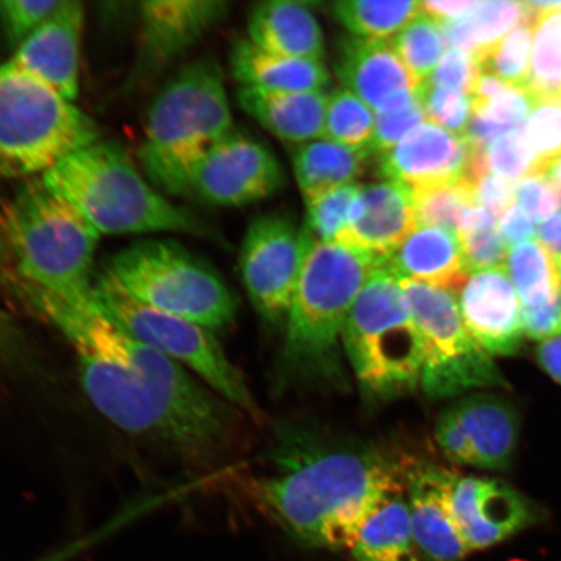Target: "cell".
Listing matches in <instances>:
<instances>
[{"mask_svg":"<svg viewBox=\"0 0 561 561\" xmlns=\"http://www.w3.org/2000/svg\"><path fill=\"white\" fill-rule=\"evenodd\" d=\"M412 465L363 440L285 425L271 447L268 471L252 491L300 543L351 549L371 512L405 491Z\"/></svg>","mask_w":561,"mask_h":561,"instance_id":"6da1fadb","label":"cell"},{"mask_svg":"<svg viewBox=\"0 0 561 561\" xmlns=\"http://www.w3.org/2000/svg\"><path fill=\"white\" fill-rule=\"evenodd\" d=\"M25 298L73 348L111 357L142 377L178 421L186 459L208 461L227 450L236 431V407L196 380L185 367L126 334L95 305L77 308L35 289H27Z\"/></svg>","mask_w":561,"mask_h":561,"instance_id":"7a4b0ae2","label":"cell"},{"mask_svg":"<svg viewBox=\"0 0 561 561\" xmlns=\"http://www.w3.org/2000/svg\"><path fill=\"white\" fill-rule=\"evenodd\" d=\"M381 264L383 259L346 243L311 242L285 322V383L347 389L343 334L357 296Z\"/></svg>","mask_w":561,"mask_h":561,"instance_id":"3957f363","label":"cell"},{"mask_svg":"<svg viewBox=\"0 0 561 561\" xmlns=\"http://www.w3.org/2000/svg\"><path fill=\"white\" fill-rule=\"evenodd\" d=\"M0 230L21 283L77 308L94 306L93 263L101 234L42 179L13 196Z\"/></svg>","mask_w":561,"mask_h":561,"instance_id":"277c9868","label":"cell"},{"mask_svg":"<svg viewBox=\"0 0 561 561\" xmlns=\"http://www.w3.org/2000/svg\"><path fill=\"white\" fill-rule=\"evenodd\" d=\"M41 179L100 234L207 231L194 215L156 191L128 153L112 142L98 139L69 153Z\"/></svg>","mask_w":561,"mask_h":561,"instance_id":"5b68a950","label":"cell"},{"mask_svg":"<svg viewBox=\"0 0 561 561\" xmlns=\"http://www.w3.org/2000/svg\"><path fill=\"white\" fill-rule=\"evenodd\" d=\"M231 130L220 67L209 59L193 61L151 103L139 149L147 179L168 194H188L196 164Z\"/></svg>","mask_w":561,"mask_h":561,"instance_id":"8992f818","label":"cell"},{"mask_svg":"<svg viewBox=\"0 0 561 561\" xmlns=\"http://www.w3.org/2000/svg\"><path fill=\"white\" fill-rule=\"evenodd\" d=\"M343 348L364 394L391 401L412 392L423 374V340L401 279L381 264L348 316Z\"/></svg>","mask_w":561,"mask_h":561,"instance_id":"52a82bcc","label":"cell"},{"mask_svg":"<svg viewBox=\"0 0 561 561\" xmlns=\"http://www.w3.org/2000/svg\"><path fill=\"white\" fill-rule=\"evenodd\" d=\"M102 275L139 304L213 332L236 319L237 299L224 279L172 241L131 244L105 263Z\"/></svg>","mask_w":561,"mask_h":561,"instance_id":"ba28073f","label":"cell"},{"mask_svg":"<svg viewBox=\"0 0 561 561\" xmlns=\"http://www.w3.org/2000/svg\"><path fill=\"white\" fill-rule=\"evenodd\" d=\"M98 139L85 112L10 61L0 65V179L42 178Z\"/></svg>","mask_w":561,"mask_h":561,"instance_id":"9c48e42d","label":"cell"},{"mask_svg":"<svg viewBox=\"0 0 561 561\" xmlns=\"http://www.w3.org/2000/svg\"><path fill=\"white\" fill-rule=\"evenodd\" d=\"M93 298L96 310L126 334L181 364L236 409L259 416L248 383L213 331L139 304L104 275L95 279Z\"/></svg>","mask_w":561,"mask_h":561,"instance_id":"30bf717a","label":"cell"},{"mask_svg":"<svg viewBox=\"0 0 561 561\" xmlns=\"http://www.w3.org/2000/svg\"><path fill=\"white\" fill-rule=\"evenodd\" d=\"M401 285L423 340L420 386L427 398L440 401L502 383L493 356L462 321L458 294L415 280L401 279Z\"/></svg>","mask_w":561,"mask_h":561,"instance_id":"8fae6325","label":"cell"},{"mask_svg":"<svg viewBox=\"0 0 561 561\" xmlns=\"http://www.w3.org/2000/svg\"><path fill=\"white\" fill-rule=\"evenodd\" d=\"M77 367L95 410L118 430L186 458L180 426L151 386L111 357L76 347Z\"/></svg>","mask_w":561,"mask_h":561,"instance_id":"7c38bea8","label":"cell"},{"mask_svg":"<svg viewBox=\"0 0 561 561\" xmlns=\"http://www.w3.org/2000/svg\"><path fill=\"white\" fill-rule=\"evenodd\" d=\"M312 240L289 217L252 220L243 238L241 273L251 304L271 325L284 324Z\"/></svg>","mask_w":561,"mask_h":561,"instance_id":"4fadbf2b","label":"cell"},{"mask_svg":"<svg viewBox=\"0 0 561 561\" xmlns=\"http://www.w3.org/2000/svg\"><path fill=\"white\" fill-rule=\"evenodd\" d=\"M284 181L275 153L257 139L233 129L196 164L188 194L210 205L237 207L268 198Z\"/></svg>","mask_w":561,"mask_h":561,"instance_id":"5bb4252c","label":"cell"},{"mask_svg":"<svg viewBox=\"0 0 561 561\" xmlns=\"http://www.w3.org/2000/svg\"><path fill=\"white\" fill-rule=\"evenodd\" d=\"M445 494L454 522L471 551L506 541L537 520L530 503L497 480L448 471Z\"/></svg>","mask_w":561,"mask_h":561,"instance_id":"9a60e30c","label":"cell"},{"mask_svg":"<svg viewBox=\"0 0 561 561\" xmlns=\"http://www.w3.org/2000/svg\"><path fill=\"white\" fill-rule=\"evenodd\" d=\"M222 0H153L139 4V44L129 85L153 79L227 16Z\"/></svg>","mask_w":561,"mask_h":561,"instance_id":"2e32d148","label":"cell"},{"mask_svg":"<svg viewBox=\"0 0 561 561\" xmlns=\"http://www.w3.org/2000/svg\"><path fill=\"white\" fill-rule=\"evenodd\" d=\"M85 11L77 0H62L9 60L13 67L72 102L80 90V51Z\"/></svg>","mask_w":561,"mask_h":561,"instance_id":"e0dca14e","label":"cell"},{"mask_svg":"<svg viewBox=\"0 0 561 561\" xmlns=\"http://www.w3.org/2000/svg\"><path fill=\"white\" fill-rule=\"evenodd\" d=\"M334 69L343 88L375 114L402 108L417 96L416 83L390 41L343 37L336 45Z\"/></svg>","mask_w":561,"mask_h":561,"instance_id":"ac0fdd59","label":"cell"},{"mask_svg":"<svg viewBox=\"0 0 561 561\" xmlns=\"http://www.w3.org/2000/svg\"><path fill=\"white\" fill-rule=\"evenodd\" d=\"M462 321L491 356H510L520 348L522 305L506 266L471 273L458 291Z\"/></svg>","mask_w":561,"mask_h":561,"instance_id":"d6986e66","label":"cell"},{"mask_svg":"<svg viewBox=\"0 0 561 561\" xmlns=\"http://www.w3.org/2000/svg\"><path fill=\"white\" fill-rule=\"evenodd\" d=\"M472 149L467 138L426 122L378 157V171L409 188L458 180L466 175Z\"/></svg>","mask_w":561,"mask_h":561,"instance_id":"ffe728a7","label":"cell"},{"mask_svg":"<svg viewBox=\"0 0 561 561\" xmlns=\"http://www.w3.org/2000/svg\"><path fill=\"white\" fill-rule=\"evenodd\" d=\"M417 228L411 188L382 181L362 186L336 242L386 259Z\"/></svg>","mask_w":561,"mask_h":561,"instance_id":"44dd1931","label":"cell"},{"mask_svg":"<svg viewBox=\"0 0 561 561\" xmlns=\"http://www.w3.org/2000/svg\"><path fill=\"white\" fill-rule=\"evenodd\" d=\"M447 469L412 465L407 479L413 541L427 561H461L471 549L448 510Z\"/></svg>","mask_w":561,"mask_h":561,"instance_id":"7402d4cb","label":"cell"},{"mask_svg":"<svg viewBox=\"0 0 561 561\" xmlns=\"http://www.w3.org/2000/svg\"><path fill=\"white\" fill-rule=\"evenodd\" d=\"M383 264L401 279L451 291L471 276L458 233L436 227H417Z\"/></svg>","mask_w":561,"mask_h":561,"instance_id":"603a6c76","label":"cell"},{"mask_svg":"<svg viewBox=\"0 0 561 561\" xmlns=\"http://www.w3.org/2000/svg\"><path fill=\"white\" fill-rule=\"evenodd\" d=\"M250 41L263 51L286 58L322 61L324 34L305 2L268 0L250 12Z\"/></svg>","mask_w":561,"mask_h":561,"instance_id":"cb8c5ba5","label":"cell"},{"mask_svg":"<svg viewBox=\"0 0 561 561\" xmlns=\"http://www.w3.org/2000/svg\"><path fill=\"white\" fill-rule=\"evenodd\" d=\"M238 104L264 128L287 144L305 145L324 138L328 95L290 93L242 87Z\"/></svg>","mask_w":561,"mask_h":561,"instance_id":"d4e9b609","label":"cell"},{"mask_svg":"<svg viewBox=\"0 0 561 561\" xmlns=\"http://www.w3.org/2000/svg\"><path fill=\"white\" fill-rule=\"evenodd\" d=\"M450 407L472 447L473 467L508 468L518 438V419L510 403L496 396L473 394Z\"/></svg>","mask_w":561,"mask_h":561,"instance_id":"484cf974","label":"cell"},{"mask_svg":"<svg viewBox=\"0 0 561 561\" xmlns=\"http://www.w3.org/2000/svg\"><path fill=\"white\" fill-rule=\"evenodd\" d=\"M231 73L245 88L290 93H324L331 82L324 61L286 58L237 41L230 53Z\"/></svg>","mask_w":561,"mask_h":561,"instance_id":"4316f807","label":"cell"},{"mask_svg":"<svg viewBox=\"0 0 561 561\" xmlns=\"http://www.w3.org/2000/svg\"><path fill=\"white\" fill-rule=\"evenodd\" d=\"M351 553L353 561H419L404 491L389 495L371 512Z\"/></svg>","mask_w":561,"mask_h":561,"instance_id":"83f0119b","label":"cell"},{"mask_svg":"<svg viewBox=\"0 0 561 561\" xmlns=\"http://www.w3.org/2000/svg\"><path fill=\"white\" fill-rule=\"evenodd\" d=\"M370 157L369 150L351 149L324 138L298 146L293 163L305 202L332 188L354 184Z\"/></svg>","mask_w":561,"mask_h":561,"instance_id":"f1b7e54d","label":"cell"},{"mask_svg":"<svg viewBox=\"0 0 561 561\" xmlns=\"http://www.w3.org/2000/svg\"><path fill=\"white\" fill-rule=\"evenodd\" d=\"M536 13L526 2H510V0L482 2L480 0L476 9L466 16L439 24L448 48H460L480 56L506 37L517 25L536 23Z\"/></svg>","mask_w":561,"mask_h":561,"instance_id":"f546056e","label":"cell"},{"mask_svg":"<svg viewBox=\"0 0 561 561\" xmlns=\"http://www.w3.org/2000/svg\"><path fill=\"white\" fill-rule=\"evenodd\" d=\"M506 270L522 310L559 304L561 279L557 262L541 242L530 240L512 245Z\"/></svg>","mask_w":561,"mask_h":561,"instance_id":"4dcf8cb0","label":"cell"},{"mask_svg":"<svg viewBox=\"0 0 561 561\" xmlns=\"http://www.w3.org/2000/svg\"><path fill=\"white\" fill-rule=\"evenodd\" d=\"M537 13L526 90L537 102H561V2H528Z\"/></svg>","mask_w":561,"mask_h":561,"instance_id":"1f68e13d","label":"cell"},{"mask_svg":"<svg viewBox=\"0 0 561 561\" xmlns=\"http://www.w3.org/2000/svg\"><path fill=\"white\" fill-rule=\"evenodd\" d=\"M331 11L354 37L376 41H391L423 12L415 0H340L332 3Z\"/></svg>","mask_w":561,"mask_h":561,"instance_id":"d6a6232c","label":"cell"},{"mask_svg":"<svg viewBox=\"0 0 561 561\" xmlns=\"http://www.w3.org/2000/svg\"><path fill=\"white\" fill-rule=\"evenodd\" d=\"M417 227L458 231L465 216L477 206L474 187L466 175L411 188Z\"/></svg>","mask_w":561,"mask_h":561,"instance_id":"836d02e7","label":"cell"},{"mask_svg":"<svg viewBox=\"0 0 561 561\" xmlns=\"http://www.w3.org/2000/svg\"><path fill=\"white\" fill-rule=\"evenodd\" d=\"M390 44L417 89L431 79L447 47L440 24L424 12L407 24Z\"/></svg>","mask_w":561,"mask_h":561,"instance_id":"e575fe53","label":"cell"},{"mask_svg":"<svg viewBox=\"0 0 561 561\" xmlns=\"http://www.w3.org/2000/svg\"><path fill=\"white\" fill-rule=\"evenodd\" d=\"M456 233L469 273L506 266L510 248L497 229L496 217L486 208L469 210Z\"/></svg>","mask_w":561,"mask_h":561,"instance_id":"d590c367","label":"cell"},{"mask_svg":"<svg viewBox=\"0 0 561 561\" xmlns=\"http://www.w3.org/2000/svg\"><path fill=\"white\" fill-rule=\"evenodd\" d=\"M375 122L374 110L350 90L340 88L328 95L324 139L351 149L369 150Z\"/></svg>","mask_w":561,"mask_h":561,"instance_id":"8d00e7d4","label":"cell"},{"mask_svg":"<svg viewBox=\"0 0 561 561\" xmlns=\"http://www.w3.org/2000/svg\"><path fill=\"white\" fill-rule=\"evenodd\" d=\"M535 35V23H523L488 51L476 56L481 72L495 76L510 87L528 85L530 72V48Z\"/></svg>","mask_w":561,"mask_h":561,"instance_id":"74e56055","label":"cell"},{"mask_svg":"<svg viewBox=\"0 0 561 561\" xmlns=\"http://www.w3.org/2000/svg\"><path fill=\"white\" fill-rule=\"evenodd\" d=\"M359 184L332 188L306 201L305 231L314 242H334L346 229L351 208L360 193Z\"/></svg>","mask_w":561,"mask_h":561,"instance_id":"f35d334b","label":"cell"},{"mask_svg":"<svg viewBox=\"0 0 561 561\" xmlns=\"http://www.w3.org/2000/svg\"><path fill=\"white\" fill-rule=\"evenodd\" d=\"M523 136L536 161L537 174L561 157V102H538L522 126Z\"/></svg>","mask_w":561,"mask_h":561,"instance_id":"ab89813d","label":"cell"},{"mask_svg":"<svg viewBox=\"0 0 561 561\" xmlns=\"http://www.w3.org/2000/svg\"><path fill=\"white\" fill-rule=\"evenodd\" d=\"M417 94L425 111L426 122L466 138L472 121L471 96L460 91L433 87L430 82L420 85Z\"/></svg>","mask_w":561,"mask_h":561,"instance_id":"60d3db41","label":"cell"},{"mask_svg":"<svg viewBox=\"0 0 561 561\" xmlns=\"http://www.w3.org/2000/svg\"><path fill=\"white\" fill-rule=\"evenodd\" d=\"M62 0H2L0 27L13 48L23 44L45 21L59 9Z\"/></svg>","mask_w":561,"mask_h":561,"instance_id":"b9f144b4","label":"cell"},{"mask_svg":"<svg viewBox=\"0 0 561 561\" xmlns=\"http://www.w3.org/2000/svg\"><path fill=\"white\" fill-rule=\"evenodd\" d=\"M491 173L507 181H520L537 174L536 161L525 142L522 128L496 138L486 147Z\"/></svg>","mask_w":561,"mask_h":561,"instance_id":"7bdbcfd3","label":"cell"},{"mask_svg":"<svg viewBox=\"0 0 561 561\" xmlns=\"http://www.w3.org/2000/svg\"><path fill=\"white\" fill-rule=\"evenodd\" d=\"M375 122V135L369 146L371 156L380 157L396 147L409 133L426 123L425 111L419 94L404 107L378 112Z\"/></svg>","mask_w":561,"mask_h":561,"instance_id":"ee69618b","label":"cell"},{"mask_svg":"<svg viewBox=\"0 0 561 561\" xmlns=\"http://www.w3.org/2000/svg\"><path fill=\"white\" fill-rule=\"evenodd\" d=\"M481 73L479 61L473 54L450 47L442 56L439 65L426 82L433 87L451 89L472 96Z\"/></svg>","mask_w":561,"mask_h":561,"instance_id":"f6af8a7d","label":"cell"},{"mask_svg":"<svg viewBox=\"0 0 561 561\" xmlns=\"http://www.w3.org/2000/svg\"><path fill=\"white\" fill-rule=\"evenodd\" d=\"M515 195L533 222L542 224L561 210V188L543 174L528 175L515 184Z\"/></svg>","mask_w":561,"mask_h":561,"instance_id":"bcb514c9","label":"cell"},{"mask_svg":"<svg viewBox=\"0 0 561 561\" xmlns=\"http://www.w3.org/2000/svg\"><path fill=\"white\" fill-rule=\"evenodd\" d=\"M436 439L447 459L456 465L473 466L472 447L451 407L442 412L437 420Z\"/></svg>","mask_w":561,"mask_h":561,"instance_id":"7dc6e473","label":"cell"},{"mask_svg":"<svg viewBox=\"0 0 561 561\" xmlns=\"http://www.w3.org/2000/svg\"><path fill=\"white\" fill-rule=\"evenodd\" d=\"M473 187L477 206L486 208L496 219L516 203L515 185L494 173L483 175Z\"/></svg>","mask_w":561,"mask_h":561,"instance_id":"c3c4849f","label":"cell"},{"mask_svg":"<svg viewBox=\"0 0 561 561\" xmlns=\"http://www.w3.org/2000/svg\"><path fill=\"white\" fill-rule=\"evenodd\" d=\"M497 229H500L504 242L515 245L525 241H530L537 234L535 222L524 208L515 203L500 219H497Z\"/></svg>","mask_w":561,"mask_h":561,"instance_id":"681fc988","label":"cell"},{"mask_svg":"<svg viewBox=\"0 0 561 561\" xmlns=\"http://www.w3.org/2000/svg\"><path fill=\"white\" fill-rule=\"evenodd\" d=\"M479 3L480 0L479 2H476V0H458V2H451V0H448V2H432V0H427V2H421V10L426 15L437 20L438 23H447V21L466 16Z\"/></svg>","mask_w":561,"mask_h":561,"instance_id":"f907efd6","label":"cell"},{"mask_svg":"<svg viewBox=\"0 0 561 561\" xmlns=\"http://www.w3.org/2000/svg\"><path fill=\"white\" fill-rule=\"evenodd\" d=\"M537 357L546 374L561 385V334L541 342L537 348Z\"/></svg>","mask_w":561,"mask_h":561,"instance_id":"816d5d0a","label":"cell"},{"mask_svg":"<svg viewBox=\"0 0 561 561\" xmlns=\"http://www.w3.org/2000/svg\"><path fill=\"white\" fill-rule=\"evenodd\" d=\"M538 242L550 252L556 262L561 257V210L549 220L539 224L537 229Z\"/></svg>","mask_w":561,"mask_h":561,"instance_id":"f5cc1de1","label":"cell"},{"mask_svg":"<svg viewBox=\"0 0 561 561\" xmlns=\"http://www.w3.org/2000/svg\"><path fill=\"white\" fill-rule=\"evenodd\" d=\"M89 547H91L89 538L77 539V541L33 561H70L79 557L82 551L88 550Z\"/></svg>","mask_w":561,"mask_h":561,"instance_id":"db71d44e","label":"cell"},{"mask_svg":"<svg viewBox=\"0 0 561 561\" xmlns=\"http://www.w3.org/2000/svg\"><path fill=\"white\" fill-rule=\"evenodd\" d=\"M545 178L561 188V157L553 160L552 163L547 168Z\"/></svg>","mask_w":561,"mask_h":561,"instance_id":"11a10c76","label":"cell"},{"mask_svg":"<svg viewBox=\"0 0 561 561\" xmlns=\"http://www.w3.org/2000/svg\"><path fill=\"white\" fill-rule=\"evenodd\" d=\"M557 266H558L559 277L561 279V257L559 259V261H557Z\"/></svg>","mask_w":561,"mask_h":561,"instance_id":"9f6ffc18","label":"cell"},{"mask_svg":"<svg viewBox=\"0 0 561 561\" xmlns=\"http://www.w3.org/2000/svg\"><path fill=\"white\" fill-rule=\"evenodd\" d=\"M560 307H561V293H560Z\"/></svg>","mask_w":561,"mask_h":561,"instance_id":"6f0895ef","label":"cell"}]
</instances>
